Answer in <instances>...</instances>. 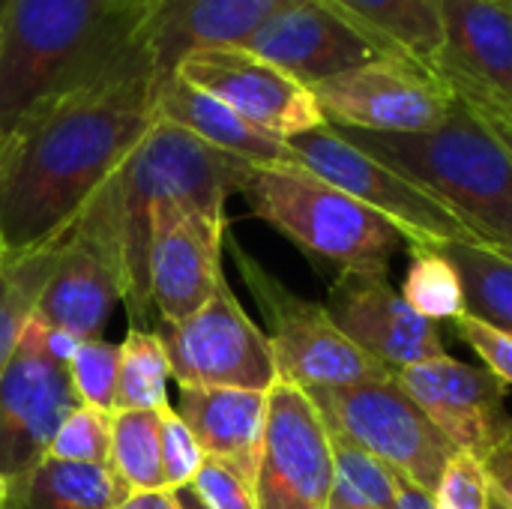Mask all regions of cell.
Segmentation results:
<instances>
[{"label": "cell", "mask_w": 512, "mask_h": 509, "mask_svg": "<svg viewBox=\"0 0 512 509\" xmlns=\"http://www.w3.org/2000/svg\"><path fill=\"white\" fill-rule=\"evenodd\" d=\"M240 48L288 72L309 90L372 60H387L354 24L321 0H297L267 18Z\"/></svg>", "instance_id": "ac0fdd59"}, {"label": "cell", "mask_w": 512, "mask_h": 509, "mask_svg": "<svg viewBox=\"0 0 512 509\" xmlns=\"http://www.w3.org/2000/svg\"><path fill=\"white\" fill-rule=\"evenodd\" d=\"M483 468L492 483V492L512 509V426L510 432L489 450V456L483 459Z\"/></svg>", "instance_id": "d590c367"}, {"label": "cell", "mask_w": 512, "mask_h": 509, "mask_svg": "<svg viewBox=\"0 0 512 509\" xmlns=\"http://www.w3.org/2000/svg\"><path fill=\"white\" fill-rule=\"evenodd\" d=\"M72 387L78 393V402L114 414L117 402V375H120V345H111L105 339H90L81 342L75 357L66 363Z\"/></svg>", "instance_id": "f546056e"}, {"label": "cell", "mask_w": 512, "mask_h": 509, "mask_svg": "<svg viewBox=\"0 0 512 509\" xmlns=\"http://www.w3.org/2000/svg\"><path fill=\"white\" fill-rule=\"evenodd\" d=\"M453 324L459 339L486 363V372H492L501 384L512 387V333L483 324L471 315H462Z\"/></svg>", "instance_id": "e575fe53"}, {"label": "cell", "mask_w": 512, "mask_h": 509, "mask_svg": "<svg viewBox=\"0 0 512 509\" xmlns=\"http://www.w3.org/2000/svg\"><path fill=\"white\" fill-rule=\"evenodd\" d=\"M432 75L512 141V0H447Z\"/></svg>", "instance_id": "8fae6325"}, {"label": "cell", "mask_w": 512, "mask_h": 509, "mask_svg": "<svg viewBox=\"0 0 512 509\" xmlns=\"http://www.w3.org/2000/svg\"><path fill=\"white\" fill-rule=\"evenodd\" d=\"M333 129L426 189L486 246L512 258V141L492 123L453 102L447 120L429 132Z\"/></svg>", "instance_id": "277c9868"}, {"label": "cell", "mask_w": 512, "mask_h": 509, "mask_svg": "<svg viewBox=\"0 0 512 509\" xmlns=\"http://www.w3.org/2000/svg\"><path fill=\"white\" fill-rule=\"evenodd\" d=\"M354 24L387 60L432 75L444 48L447 0H321Z\"/></svg>", "instance_id": "603a6c76"}, {"label": "cell", "mask_w": 512, "mask_h": 509, "mask_svg": "<svg viewBox=\"0 0 512 509\" xmlns=\"http://www.w3.org/2000/svg\"><path fill=\"white\" fill-rule=\"evenodd\" d=\"M231 252L246 288L252 291L264 315V333L270 339L282 381L300 387L303 393H315L396 378L393 369L381 366L375 357L360 351L336 327L327 306L303 300L294 291H288L237 243H231Z\"/></svg>", "instance_id": "8992f818"}, {"label": "cell", "mask_w": 512, "mask_h": 509, "mask_svg": "<svg viewBox=\"0 0 512 509\" xmlns=\"http://www.w3.org/2000/svg\"><path fill=\"white\" fill-rule=\"evenodd\" d=\"M0 509H12V489L3 480V474H0Z\"/></svg>", "instance_id": "ab89813d"}, {"label": "cell", "mask_w": 512, "mask_h": 509, "mask_svg": "<svg viewBox=\"0 0 512 509\" xmlns=\"http://www.w3.org/2000/svg\"><path fill=\"white\" fill-rule=\"evenodd\" d=\"M297 0H153L138 27V45L162 81L201 48L243 45L267 18Z\"/></svg>", "instance_id": "d6986e66"}, {"label": "cell", "mask_w": 512, "mask_h": 509, "mask_svg": "<svg viewBox=\"0 0 512 509\" xmlns=\"http://www.w3.org/2000/svg\"><path fill=\"white\" fill-rule=\"evenodd\" d=\"M459 273L465 315L512 333V258L492 246L456 243L438 249Z\"/></svg>", "instance_id": "d4e9b609"}, {"label": "cell", "mask_w": 512, "mask_h": 509, "mask_svg": "<svg viewBox=\"0 0 512 509\" xmlns=\"http://www.w3.org/2000/svg\"><path fill=\"white\" fill-rule=\"evenodd\" d=\"M66 363L45 348V327L30 318L0 378V474L15 492L48 456L60 423L78 408Z\"/></svg>", "instance_id": "30bf717a"}, {"label": "cell", "mask_w": 512, "mask_h": 509, "mask_svg": "<svg viewBox=\"0 0 512 509\" xmlns=\"http://www.w3.org/2000/svg\"><path fill=\"white\" fill-rule=\"evenodd\" d=\"M396 384L453 444L456 453H471L483 462L489 450L510 432L507 384L486 369L444 354L399 369Z\"/></svg>", "instance_id": "2e32d148"}, {"label": "cell", "mask_w": 512, "mask_h": 509, "mask_svg": "<svg viewBox=\"0 0 512 509\" xmlns=\"http://www.w3.org/2000/svg\"><path fill=\"white\" fill-rule=\"evenodd\" d=\"M162 411H117L111 414V447L108 468L132 492H165L162 444H159Z\"/></svg>", "instance_id": "4316f807"}, {"label": "cell", "mask_w": 512, "mask_h": 509, "mask_svg": "<svg viewBox=\"0 0 512 509\" xmlns=\"http://www.w3.org/2000/svg\"><path fill=\"white\" fill-rule=\"evenodd\" d=\"M144 12L138 0H0V138L36 102L120 63Z\"/></svg>", "instance_id": "3957f363"}, {"label": "cell", "mask_w": 512, "mask_h": 509, "mask_svg": "<svg viewBox=\"0 0 512 509\" xmlns=\"http://www.w3.org/2000/svg\"><path fill=\"white\" fill-rule=\"evenodd\" d=\"M174 75L282 141L327 123L306 84L240 45L192 51L177 63Z\"/></svg>", "instance_id": "9a60e30c"}, {"label": "cell", "mask_w": 512, "mask_h": 509, "mask_svg": "<svg viewBox=\"0 0 512 509\" xmlns=\"http://www.w3.org/2000/svg\"><path fill=\"white\" fill-rule=\"evenodd\" d=\"M228 219L183 201H159L150 213V306L156 324H180L225 282L222 246Z\"/></svg>", "instance_id": "4fadbf2b"}, {"label": "cell", "mask_w": 512, "mask_h": 509, "mask_svg": "<svg viewBox=\"0 0 512 509\" xmlns=\"http://www.w3.org/2000/svg\"><path fill=\"white\" fill-rule=\"evenodd\" d=\"M168 351L156 330L129 327L120 342V375H117V411H165L168 405Z\"/></svg>", "instance_id": "83f0119b"}, {"label": "cell", "mask_w": 512, "mask_h": 509, "mask_svg": "<svg viewBox=\"0 0 512 509\" xmlns=\"http://www.w3.org/2000/svg\"><path fill=\"white\" fill-rule=\"evenodd\" d=\"M63 240H54L42 249L6 258L0 264V378L24 336V327L33 318L36 300L60 258Z\"/></svg>", "instance_id": "484cf974"}, {"label": "cell", "mask_w": 512, "mask_h": 509, "mask_svg": "<svg viewBox=\"0 0 512 509\" xmlns=\"http://www.w3.org/2000/svg\"><path fill=\"white\" fill-rule=\"evenodd\" d=\"M489 509H510V507H507V504H504V501H501V498L492 492V504H489Z\"/></svg>", "instance_id": "60d3db41"}, {"label": "cell", "mask_w": 512, "mask_h": 509, "mask_svg": "<svg viewBox=\"0 0 512 509\" xmlns=\"http://www.w3.org/2000/svg\"><path fill=\"white\" fill-rule=\"evenodd\" d=\"M240 195L258 219L339 273H390V261L411 249L384 216L303 165H255Z\"/></svg>", "instance_id": "5b68a950"}, {"label": "cell", "mask_w": 512, "mask_h": 509, "mask_svg": "<svg viewBox=\"0 0 512 509\" xmlns=\"http://www.w3.org/2000/svg\"><path fill=\"white\" fill-rule=\"evenodd\" d=\"M126 495L108 465L45 459L12 492V509H117Z\"/></svg>", "instance_id": "cb8c5ba5"}, {"label": "cell", "mask_w": 512, "mask_h": 509, "mask_svg": "<svg viewBox=\"0 0 512 509\" xmlns=\"http://www.w3.org/2000/svg\"><path fill=\"white\" fill-rule=\"evenodd\" d=\"M156 114L204 144L231 153L249 165H300L288 141L258 129L234 108L219 102L216 96L192 87L180 75H165L156 84Z\"/></svg>", "instance_id": "7402d4cb"}, {"label": "cell", "mask_w": 512, "mask_h": 509, "mask_svg": "<svg viewBox=\"0 0 512 509\" xmlns=\"http://www.w3.org/2000/svg\"><path fill=\"white\" fill-rule=\"evenodd\" d=\"M393 489H396V509H435V498L429 492L417 489L414 483H408L399 474L393 480Z\"/></svg>", "instance_id": "8d00e7d4"}, {"label": "cell", "mask_w": 512, "mask_h": 509, "mask_svg": "<svg viewBox=\"0 0 512 509\" xmlns=\"http://www.w3.org/2000/svg\"><path fill=\"white\" fill-rule=\"evenodd\" d=\"M288 147L306 171L357 198L360 204L384 216L393 228H399L408 237L411 249H444L456 243L486 246L438 198H432L426 189H420L390 165L354 147L330 123L288 138Z\"/></svg>", "instance_id": "52a82bcc"}, {"label": "cell", "mask_w": 512, "mask_h": 509, "mask_svg": "<svg viewBox=\"0 0 512 509\" xmlns=\"http://www.w3.org/2000/svg\"><path fill=\"white\" fill-rule=\"evenodd\" d=\"M177 387L270 393L279 381L267 333L246 315L228 282L180 324H156Z\"/></svg>", "instance_id": "9c48e42d"}, {"label": "cell", "mask_w": 512, "mask_h": 509, "mask_svg": "<svg viewBox=\"0 0 512 509\" xmlns=\"http://www.w3.org/2000/svg\"><path fill=\"white\" fill-rule=\"evenodd\" d=\"M324 120L363 132H429L453 108V93L429 72L399 60H372L312 87Z\"/></svg>", "instance_id": "5bb4252c"}, {"label": "cell", "mask_w": 512, "mask_h": 509, "mask_svg": "<svg viewBox=\"0 0 512 509\" xmlns=\"http://www.w3.org/2000/svg\"><path fill=\"white\" fill-rule=\"evenodd\" d=\"M252 168L159 117L84 204L69 231L99 243L120 264L129 327L156 330L147 282L153 207L159 201H183L225 216L228 198L243 189Z\"/></svg>", "instance_id": "7a4b0ae2"}, {"label": "cell", "mask_w": 512, "mask_h": 509, "mask_svg": "<svg viewBox=\"0 0 512 509\" xmlns=\"http://www.w3.org/2000/svg\"><path fill=\"white\" fill-rule=\"evenodd\" d=\"M189 489L207 509H258L252 483L213 459H204Z\"/></svg>", "instance_id": "836d02e7"}, {"label": "cell", "mask_w": 512, "mask_h": 509, "mask_svg": "<svg viewBox=\"0 0 512 509\" xmlns=\"http://www.w3.org/2000/svg\"><path fill=\"white\" fill-rule=\"evenodd\" d=\"M120 300V264L99 243L69 231L60 258L36 300L33 318L48 330H60L78 342H90L102 339V330Z\"/></svg>", "instance_id": "ffe728a7"}, {"label": "cell", "mask_w": 512, "mask_h": 509, "mask_svg": "<svg viewBox=\"0 0 512 509\" xmlns=\"http://www.w3.org/2000/svg\"><path fill=\"white\" fill-rule=\"evenodd\" d=\"M174 495H177V501H180V507L183 509H207L198 498H195L192 489H180V492H174Z\"/></svg>", "instance_id": "f35d334b"}, {"label": "cell", "mask_w": 512, "mask_h": 509, "mask_svg": "<svg viewBox=\"0 0 512 509\" xmlns=\"http://www.w3.org/2000/svg\"><path fill=\"white\" fill-rule=\"evenodd\" d=\"M6 261V246H3V240H0V264Z\"/></svg>", "instance_id": "b9f144b4"}, {"label": "cell", "mask_w": 512, "mask_h": 509, "mask_svg": "<svg viewBox=\"0 0 512 509\" xmlns=\"http://www.w3.org/2000/svg\"><path fill=\"white\" fill-rule=\"evenodd\" d=\"M117 509H183L174 492H132Z\"/></svg>", "instance_id": "74e56055"}, {"label": "cell", "mask_w": 512, "mask_h": 509, "mask_svg": "<svg viewBox=\"0 0 512 509\" xmlns=\"http://www.w3.org/2000/svg\"><path fill=\"white\" fill-rule=\"evenodd\" d=\"M402 297L426 321H456L465 315V294L456 267L438 249H411Z\"/></svg>", "instance_id": "f1b7e54d"}, {"label": "cell", "mask_w": 512, "mask_h": 509, "mask_svg": "<svg viewBox=\"0 0 512 509\" xmlns=\"http://www.w3.org/2000/svg\"><path fill=\"white\" fill-rule=\"evenodd\" d=\"M270 393L234 387H180L177 414L201 453L255 483Z\"/></svg>", "instance_id": "44dd1931"}, {"label": "cell", "mask_w": 512, "mask_h": 509, "mask_svg": "<svg viewBox=\"0 0 512 509\" xmlns=\"http://www.w3.org/2000/svg\"><path fill=\"white\" fill-rule=\"evenodd\" d=\"M159 444H162V471H165L168 492L189 489L207 456L201 453L195 435L189 432V426L180 420L174 408H165L159 414Z\"/></svg>", "instance_id": "1f68e13d"}, {"label": "cell", "mask_w": 512, "mask_h": 509, "mask_svg": "<svg viewBox=\"0 0 512 509\" xmlns=\"http://www.w3.org/2000/svg\"><path fill=\"white\" fill-rule=\"evenodd\" d=\"M432 498L435 509H489L492 483L483 462L471 453H456L447 462Z\"/></svg>", "instance_id": "d6a6232c"}, {"label": "cell", "mask_w": 512, "mask_h": 509, "mask_svg": "<svg viewBox=\"0 0 512 509\" xmlns=\"http://www.w3.org/2000/svg\"><path fill=\"white\" fill-rule=\"evenodd\" d=\"M108 447H111V414L78 405L60 423L45 459L78 462V465H108Z\"/></svg>", "instance_id": "4dcf8cb0"}, {"label": "cell", "mask_w": 512, "mask_h": 509, "mask_svg": "<svg viewBox=\"0 0 512 509\" xmlns=\"http://www.w3.org/2000/svg\"><path fill=\"white\" fill-rule=\"evenodd\" d=\"M324 306L360 351L393 372L447 354L438 324L417 315L387 273H339Z\"/></svg>", "instance_id": "e0dca14e"}, {"label": "cell", "mask_w": 512, "mask_h": 509, "mask_svg": "<svg viewBox=\"0 0 512 509\" xmlns=\"http://www.w3.org/2000/svg\"><path fill=\"white\" fill-rule=\"evenodd\" d=\"M336 480L333 438L300 387L276 381L267 402L264 447L255 471L258 509H327Z\"/></svg>", "instance_id": "7c38bea8"}, {"label": "cell", "mask_w": 512, "mask_h": 509, "mask_svg": "<svg viewBox=\"0 0 512 509\" xmlns=\"http://www.w3.org/2000/svg\"><path fill=\"white\" fill-rule=\"evenodd\" d=\"M138 3H144V6H150V3H153V0H138Z\"/></svg>", "instance_id": "7bdbcfd3"}, {"label": "cell", "mask_w": 512, "mask_h": 509, "mask_svg": "<svg viewBox=\"0 0 512 509\" xmlns=\"http://www.w3.org/2000/svg\"><path fill=\"white\" fill-rule=\"evenodd\" d=\"M309 399L318 405L333 435L348 438L429 495L447 462L456 456L453 444L429 423L396 378L342 390H315Z\"/></svg>", "instance_id": "ba28073f"}, {"label": "cell", "mask_w": 512, "mask_h": 509, "mask_svg": "<svg viewBox=\"0 0 512 509\" xmlns=\"http://www.w3.org/2000/svg\"><path fill=\"white\" fill-rule=\"evenodd\" d=\"M156 72L135 45L120 63L36 102L0 138L6 258L69 234L75 216L159 120Z\"/></svg>", "instance_id": "6da1fadb"}]
</instances>
